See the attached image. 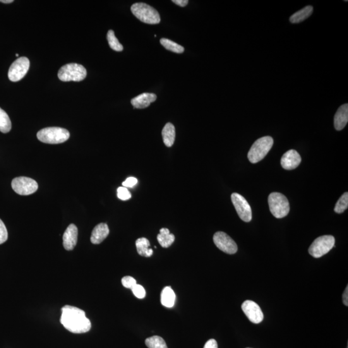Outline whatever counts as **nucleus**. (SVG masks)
<instances>
[{
    "mask_svg": "<svg viewBox=\"0 0 348 348\" xmlns=\"http://www.w3.org/2000/svg\"><path fill=\"white\" fill-rule=\"evenodd\" d=\"M157 99L154 93H143L133 98L131 100L132 105L135 109H142L149 107L151 103H153Z\"/></svg>",
    "mask_w": 348,
    "mask_h": 348,
    "instance_id": "15",
    "label": "nucleus"
},
{
    "mask_svg": "<svg viewBox=\"0 0 348 348\" xmlns=\"http://www.w3.org/2000/svg\"><path fill=\"white\" fill-rule=\"evenodd\" d=\"M121 282L124 288L131 290L133 289L137 284L135 278L131 277V276H125V277L122 278Z\"/></svg>",
    "mask_w": 348,
    "mask_h": 348,
    "instance_id": "29",
    "label": "nucleus"
},
{
    "mask_svg": "<svg viewBox=\"0 0 348 348\" xmlns=\"http://www.w3.org/2000/svg\"><path fill=\"white\" fill-rule=\"evenodd\" d=\"M242 311L249 321L254 324H259L263 321L264 315L260 306L255 302L246 301L241 306Z\"/></svg>",
    "mask_w": 348,
    "mask_h": 348,
    "instance_id": "12",
    "label": "nucleus"
},
{
    "mask_svg": "<svg viewBox=\"0 0 348 348\" xmlns=\"http://www.w3.org/2000/svg\"><path fill=\"white\" fill-rule=\"evenodd\" d=\"M107 40L109 42V46L112 49L117 52L123 51V45L119 42L118 40L117 39L114 31L112 30H109L107 33Z\"/></svg>",
    "mask_w": 348,
    "mask_h": 348,
    "instance_id": "26",
    "label": "nucleus"
},
{
    "mask_svg": "<svg viewBox=\"0 0 348 348\" xmlns=\"http://www.w3.org/2000/svg\"><path fill=\"white\" fill-rule=\"evenodd\" d=\"M160 42L161 44H162L165 49L170 50V51L175 52V53L181 54L184 51L183 47L173 42L172 40L166 39V38H162V39L160 40Z\"/></svg>",
    "mask_w": 348,
    "mask_h": 348,
    "instance_id": "24",
    "label": "nucleus"
},
{
    "mask_svg": "<svg viewBox=\"0 0 348 348\" xmlns=\"http://www.w3.org/2000/svg\"><path fill=\"white\" fill-rule=\"evenodd\" d=\"M233 205L236 208L237 214L244 222H251L252 219L251 208L248 201L243 196L237 193H233L231 196Z\"/></svg>",
    "mask_w": 348,
    "mask_h": 348,
    "instance_id": "10",
    "label": "nucleus"
},
{
    "mask_svg": "<svg viewBox=\"0 0 348 348\" xmlns=\"http://www.w3.org/2000/svg\"><path fill=\"white\" fill-rule=\"evenodd\" d=\"M16 57H18V56H19V54H16Z\"/></svg>",
    "mask_w": 348,
    "mask_h": 348,
    "instance_id": "37",
    "label": "nucleus"
},
{
    "mask_svg": "<svg viewBox=\"0 0 348 348\" xmlns=\"http://www.w3.org/2000/svg\"><path fill=\"white\" fill-rule=\"evenodd\" d=\"M173 3L181 7H185L188 4V0H173Z\"/></svg>",
    "mask_w": 348,
    "mask_h": 348,
    "instance_id": "34",
    "label": "nucleus"
},
{
    "mask_svg": "<svg viewBox=\"0 0 348 348\" xmlns=\"http://www.w3.org/2000/svg\"><path fill=\"white\" fill-rule=\"evenodd\" d=\"M247 348H250V347H247Z\"/></svg>",
    "mask_w": 348,
    "mask_h": 348,
    "instance_id": "38",
    "label": "nucleus"
},
{
    "mask_svg": "<svg viewBox=\"0 0 348 348\" xmlns=\"http://www.w3.org/2000/svg\"><path fill=\"white\" fill-rule=\"evenodd\" d=\"M313 7L308 6L304 7L301 10L297 11V13H294L290 17V21L292 23H299L302 22L308 17L310 16L313 13Z\"/></svg>",
    "mask_w": 348,
    "mask_h": 348,
    "instance_id": "22",
    "label": "nucleus"
},
{
    "mask_svg": "<svg viewBox=\"0 0 348 348\" xmlns=\"http://www.w3.org/2000/svg\"><path fill=\"white\" fill-rule=\"evenodd\" d=\"M348 207V193H345L338 199L334 209L335 212L337 213H342L344 212Z\"/></svg>",
    "mask_w": 348,
    "mask_h": 348,
    "instance_id": "27",
    "label": "nucleus"
},
{
    "mask_svg": "<svg viewBox=\"0 0 348 348\" xmlns=\"http://www.w3.org/2000/svg\"><path fill=\"white\" fill-rule=\"evenodd\" d=\"M163 142L167 147H171L174 145L176 138V129L172 123H168L162 131Z\"/></svg>",
    "mask_w": 348,
    "mask_h": 348,
    "instance_id": "18",
    "label": "nucleus"
},
{
    "mask_svg": "<svg viewBox=\"0 0 348 348\" xmlns=\"http://www.w3.org/2000/svg\"><path fill=\"white\" fill-rule=\"evenodd\" d=\"M37 138L42 143L59 144L68 140L70 133L67 129L60 127H48L38 132Z\"/></svg>",
    "mask_w": 348,
    "mask_h": 348,
    "instance_id": "3",
    "label": "nucleus"
},
{
    "mask_svg": "<svg viewBox=\"0 0 348 348\" xmlns=\"http://www.w3.org/2000/svg\"><path fill=\"white\" fill-rule=\"evenodd\" d=\"M60 321L62 325L73 333L88 332L91 328V323L85 315V312L80 308L72 306H65L61 309Z\"/></svg>",
    "mask_w": 348,
    "mask_h": 348,
    "instance_id": "1",
    "label": "nucleus"
},
{
    "mask_svg": "<svg viewBox=\"0 0 348 348\" xmlns=\"http://www.w3.org/2000/svg\"><path fill=\"white\" fill-rule=\"evenodd\" d=\"M145 344L148 348H168L164 339L159 336L146 338Z\"/></svg>",
    "mask_w": 348,
    "mask_h": 348,
    "instance_id": "25",
    "label": "nucleus"
},
{
    "mask_svg": "<svg viewBox=\"0 0 348 348\" xmlns=\"http://www.w3.org/2000/svg\"><path fill=\"white\" fill-rule=\"evenodd\" d=\"M136 246L139 255L146 257V258H149L152 256L153 250L152 248H150V242L145 237L137 239Z\"/></svg>",
    "mask_w": 348,
    "mask_h": 348,
    "instance_id": "20",
    "label": "nucleus"
},
{
    "mask_svg": "<svg viewBox=\"0 0 348 348\" xmlns=\"http://www.w3.org/2000/svg\"><path fill=\"white\" fill-rule=\"evenodd\" d=\"M29 67L30 61L27 57H19L9 68L8 73L9 80L13 82L20 81L27 74Z\"/></svg>",
    "mask_w": 348,
    "mask_h": 348,
    "instance_id": "9",
    "label": "nucleus"
},
{
    "mask_svg": "<svg viewBox=\"0 0 348 348\" xmlns=\"http://www.w3.org/2000/svg\"><path fill=\"white\" fill-rule=\"evenodd\" d=\"M343 302L345 306H348V287L345 289L344 294L342 295Z\"/></svg>",
    "mask_w": 348,
    "mask_h": 348,
    "instance_id": "35",
    "label": "nucleus"
},
{
    "mask_svg": "<svg viewBox=\"0 0 348 348\" xmlns=\"http://www.w3.org/2000/svg\"><path fill=\"white\" fill-rule=\"evenodd\" d=\"M273 145L272 137L265 136L259 138L251 146L248 153V158L251 163L261 162L270 152Z\"/></svg>",
    "mask_w": 348,
    "mask_h": 348,
    "instance_id": "2",
    "label": "nucleus"
},
{
    "mask_svg": "<svg viewBox=\"0 0 348 348\" xmlns=\"http://www.w3.org/2000/svg\"><path fill=\"white\" fill-rule=\"evenodd\" d=\"M13 2V0H0V2L4 4H11Z\"/></svg>",
    "mask_w": 348,
    "mask_h": 348,
    "instance_id": "36",
    "label": "nucleus"
},
{
    "mask_svg": "<svg viewBox=\"0 0 348 348\" xmlns=\"http://www.w3.org/2000/svg\"><path fill=\"white\" fill-rule=\"evenodd\" d=\"M86 70L83 66L77 64H69L61 67L58 72L60 80L67 81H81L86 77Z\"/></svg>",
    "mask_w": 348,
    "mask_h": 348,
    "instance_id": "6",
    "label": "nucleus"
},
{
    "mask_svg": "<svg viewBox=\"0 0 348 348\" xmlns=\"http://www.w3.org/2000/svg\"><path fill=\"white\" fill-rule=\"evenodd\" d=\"M204 348H218L217 342L215 339H210L206 342Z\"/></svg>",
    "mask_w": 348,
    "mask_h": 348,
    "instance_id": "33",
    "label": "nucleus"
},
{
    "mask_svg": "<svg viewBox=\"0 0 348 348\" xmlns=\"http://www.w3.org/2000/svg\"><path fill=\"white\" fill-rule=\"evenodd\" d=\"M12 188L16 193L21 196H28L37 191V182L29 177H16L12 181Z\"/></svg>",
    "mask_w": 348,
    "mask_h": 348,
    "instance_id": "8",
    "label": "nucleus"
},
{
    "mask_svg": "<svg viewBox=\"0 0 348 348\" xmlns=\"http://www.w3.org/2000/svg\"><path fill=\"white\" fill-rule=\"evenodd\" d=\"M213 239L215 246L226 254H234L238 249L236 242L225 232H216Z\"/></svg>",
    "mask_w": 348,
    "mask_h": 348,
    "instance_id": "11",
    "label": "nucleus"
},
{
    "mask_svg": "<svg viewBox=\"0 0 348 348\" xmlns=\"http://www.w3.org/2000/svg\"><path fill=\"white\" fill-rule=\"evenodd\" d=\"M176 301V294L171 287H167L163 289L161 294V302L163 306L167 308H172L174 306Z\"/></svg>",
    "mask_w": 348,
    "mask_h": 348,
    "instance_id": "19",
    "label": "nucleus"
},
{
    "mask_svg": "<svg viewBox=\"0 0 348 348\" xmlns=\"http://www.w3.org/2000/svg\"><path fill=\"white\" fill-rule=\"evenodd\" d=\"M268 205L271 213L277 219L286 217L290 212L289 201L282 194H270L268 197Z\"/></svg>",
    "mask_w": 348,
    "mask_h": 348,
    "instance_id": "5",
    "label": "nucleus"
},
{
    "mask_svg": "<svg viewBox=\"0 0 348 348\" xmlns=\"http://www.w3.org/2000/svg\"><path fill=\"white\" fill-rule=\"evenodd\" d=\"M335 239L332 236H323L317 238L309 246L308 251L315 258L326 255L335 246Z\"/></svg>",
    "mask_w": 348,
    "mask_h": 348,
    "instance_id": "7",
    "label": "nucleus"
},
{
    "mask_svg": "<svg viewBox=\"0 0 348 348\" xmlns=\"http://www.w3.org/2000/svg\"><path fill=\"white\" fill-rule=\"evenodd\" d=\"M133 294L137 298L143 299L146 296V292L145 289L140 284H137L135 287L132 289Z\"/></svg>",
    "mask_w": 348,
    "mask_h": 348,
    "instance_id": "30",
    "label": "nucleus"
},
{
    "mask_svg": "<svg viewBox=\"0 0 348 348\" xmlns=\"http://www.w3.org/2000/svg\"><path fill=\"white\" fill-rule=\"evenodd\" d=\"M137 183H138V179L135 178V177H131L127 178L122 184H123V187H125L127 188H133Z\"/></svg>",
    "mask_w": 348,
    "mask_h": 348,
    "instance_id": "32",
    "label": "nucleus"
},
{
    "mask_svg": "<svg viewBox=\"0 0 348 348\" xmlns=\"http://www.w3.org/2000/svg\"><path fill=\"white\" fill-rule=\"evenodd\" d=\"M109 234V227L105 223H100L93 229L91 235L90 241L92 243L98 244L102 243Z\"/></svg>",
    "mask_w": 348,
    "mask_h": 348,
    "instance_id": "16",
    "label": "nucleus"
},
{
    "mask_svg": "<svg viewBox=\"0 0 348 348\" xmlns=\"http://www.w3.org/2000/svg\"><path fill=\"white\" fill-rule=\"evenodd\" d=\"M7 239H8V232H7L6 225L0 219V244L4 243Z\"/></svg>",
    "mask_w": 348,
    "mask_h": 348,
    "instance_id": "31",
    "label": "nucleus"
},
{
    "mask_svg": "<svg viewBox=\"0 0 348 348\" xmlns=\"http://www.w3.org/2000/svg\"><path fill=\"white\" fill-rule=\"evenodd\" d=\"M134 15L142 22L151 25L160 23L159 13L152 7L144 3H136L131 7Z\"/></svg>",
    "mask_w": 348,
    "mask_h": 348,
    "instance_id": "4",
    "label": "nucleus"
},
{
    "mask_svg": "<svg viewBox=\"0 0 348 348\" xmlns=\"http://www.w3.org/2000/svg\"><path fill=\"white\" fill-rule=\"evenodd\" d=\"M12 128L10 118L6 111L0 108V132L2 133H8Z\"/></svg>",
    "mask_w": 348,
    "mask_h": 348,
    "instance_id": "23",
    "label": "nucleus"
},
{
    "mask_svg": "<svg viewBox=\"0 0 348 348\" xmlns=\"http://www.w3.org/2000/svg\"><path fill=\"white\" fill-rule=\"evenodd\" d=\"M348 121V105H341L336 112L334 117V126L337 131H341L346 125Z\"/></svg>",
    "mask_w": 348,
    "mask_h": 348,
    "instance_id": "17",
    "label": "nucleus"
},
{
    "mask_svg": "<svg viewBox=\"0 0 348 348\" xmlns=\"http://www.w3.org/2000/svg\"><path fill=\"white\" fill-rule=\"evenodd\" d=\"M157 238L163 248H169L175 241L174 235L170 234L169 230L165 228L160 230V234H158Z\"/></svg>",
    "mask_w": 348,
    "mask_h": 348,
    "instance_id": "21",
    "label": "nucleus"
},
{
    "mask_svg": "<svg viewBox=\"0 0 348 348\" xmlns=\"http://www.w3.org/2000/svg\"><path fill=\"white\" fill-rule=\"evenodd\" d=\"M117 198L123 201L129 200L131 198V194L125 187H119L117 189Z\"/></svg>",
    "mask_w": 348,
    "mask_h": 348,
    "instance_id": "28",
    "label": "nucleus"
},
{
    "mask_svg": "<svg viewBox=\"0 0 348 348\" xmlns=\"http://www.w3.org/2000/svg\"><path fill=\"white\" fill-rule=\"evenodd\" d=\"M78 230L76 226L71 224L67 227L63 237L64 248L67 250H73L76 246L78 241Z\"/></svg>",
    "mask_w": 348,
    "mask_h": 348,
    "instance_id": "14",
    "label": "nucleus"
},
{
    "mask_svg": "<svg viewBox=\"0 0 348 348\" xmlns=\"http://www.w3.org/2000/svg\"><path fill=\"white\" fill-rule=\"evenodd\" d=\"M301 162V157L295 150H290L282 155L280 163L285 170H294L299 166Z\"/></svg>",
    "mask_w": 348,
    "mask_h": 348,
    "instance_id": "13",
    "label": "nucleus"
}]
</instances>
